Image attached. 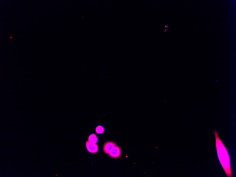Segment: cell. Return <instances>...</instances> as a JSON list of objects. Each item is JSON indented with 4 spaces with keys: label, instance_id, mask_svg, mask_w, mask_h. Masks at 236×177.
Wrapping results in <instances>:
<instances>
[{
    "label": "cell",
    "instance_id": "obj_1",
    "mask_svg": "<svg viewBox=\"0 0 236 177\" xmlns=\"http://www.w3.org/2000/svg\"><path fill=\"white\" fill-rule=\"evenodd\" d=\"M213 133L215 137L217 153L221 165L226 173V177H233L230 158L227 150L219 137L216 130H213Z\"/></svg>",
    "mask_w": 236,
    "mask_h": 177
},
{
    "label": "cell",
    "instance_id": "obj_2",
    "mask_svg": "<svg viewBox=\"0 0 236 177\" xmlns=\"http://www.w3.org/2000/svg\"><path fill=\"white\" fill-rule=\"evenodd\" d=\"M121 152L122 151L121 148L119 146L116 145L111 151L108 154V155L110 157L118 159L120 157Z\"/></svg>",
    "mask_w": 236,
    "mask_h": 177
},
{
    "label": "cell",
    "instance_id": "obj_3",
    "mask_svg": "<svg viewBox=\"0 0 236 177\" xmlns=\"http://www.w3.org/2000/svg\"><path fill=\"white\" fill-rule=\"evenodd\" d=\"M116 145V143L111 141H107L105 143L103 147V150L105 153L108 154Z\"/></svg>",
    "mask_w": 236,
    "mask_h": 177
},
{
    "label": "cell",
    "instance_id": "obj_4",
    "mask_svg": "<svg viewBox=\"0 0 236 177\" xmlns=\"http://www.w3.org/2000/svg\"><path fill=\"white\" fill-rule=\"evenodd\" d=\"M86 147L89 152L92 153H96L98 151V146L96 144H94L87 141L86 142Z\"/></svg>",
    "mask_w": 236,
    "mask_h": 177
},
{
    "label": "cell",
    "instance_id": "obj_5",
    "mask_svg": "<svg viewBox=\"0 0 236 177\" xmlns=\"http://www.w3.org/2000/svg\"><path fill=\"white\" fill-rule=\"evenodd\" d=\"M89 141L91 142L94 143V144H96L97 142V138L96 135L94 134H92L91 135H90L88 138Z\"/></svg>",
    "mask_w": 236,
    "mask_h": 177
},
{
    "label": "cell",
    "instance_id": "obj_6",
    "mask_svg": "<svg viewBox=\"0 0 236 177\" xmlns=\"http://www.w3.org/2000/svg\"><path fill=\"white\" fill-rule=\"evenodd\" d=\"M104 129L102 126H99L96 128L95 131L97 134H102L103 132Z\"/></svg>",
    "mask_w": 236,
    "mask_h": 177
},
{
    "label": "cell",
    "instance_id": "obj_7",
    "mask_svg": "<svg viewBox=\"0 0 236 177\" xmlns=\"http://www.w3.org/2000/svg\"><path fill=\"white\" fill-rule=\"evenodd\" d=\"M164 25H165V27L166 28V29L165 30H164V33H166V31H167V30H168V29H167V24H164Z\"/></svg>",
    "mask_w": 236,
    "mask_h": 177
}]
</instances>
